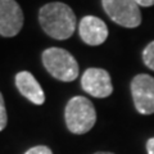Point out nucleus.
<instances>
[{"instance_id": "11", "label": "nucleus", "mask_w": 154, "mask_h": 154, "mask_svg": "<svg viewBox=\"0 0 154 154\" xmlns=\"http://www.w3.org/2000/svg\"><path fill=\"white\" fill-rule=\"evenodd\" d=\"M8 123V114H7V109H5V104H4V99L3 95L0 93V131H3L5 128Z\"/></svg>"}, {"instance_id": "15", "label": "nucleus", "mask_w": 154, "mask_h": 154, "mask_svg": "<svg viewBox=\"0 0 154 154\" xmlns=\"http://www.w3.org/2000/svg\"><path fill=\"white\" fill-rule=\"evenodd\" d=\"M94 154H114V153H110V152H98V153H94Z\"/></svg>"}, {"instance_id": "5", "label": "nucleus", "mask_w": 154, "mask_h": 154, "mask_svg": "<svg viewBox=\"0 0 154 154\" xmlns=\"http://www.w3.org/2000/svg\"><path fill=\"white\" fill-rule=\"evenodd\" d=\"M131 94L139 113H154V77L145 73L135 76L131 82Z\"/></svg>"}, {"instance_id": "4", "label": "nucleus", "mask_w": 154, "mask_h": 154, "mask_svg": "<svg viewBox=\"0 0 154 154\" xmlns=\"http://www.w3.org/2000/svg\"><path fill=\"white\" fill-rule=\"evenodd\" d=\"M102 4L105 13L117 25L126 28L140 26L141 12L134 0H102Z\"/></svg>"}, {"instance_id": "1", "label": "nucleus", "mask_w": 154, "mask_h": 154, "mask_svg": "<svg viewBox=\"0 0 154 154\" xmlns=\"http://www.w3.org/2000/svg\"><path fill=\"white\" fill-rule=\"evenodd\" d=\"M38 21L42 30L57 40H66L76 30V16L64 3L45 4L38 12Z\"/></svg>"}, {"instance_id": "3", "label": "nucleus", "mask_w": 154, "mask_h": 154, "mask_svg": "<svg viewBox=\"0 0 154 154\" xmlns=\"http://www.w3.org/2000/svg\"><path fill=\"white\" fill-rule=\"evenodd\" d=\"M42 63L46 71L59 81L71 82L79 76V64L75 57L60 48H49L42 53Z\"/></svg>"}, {"instance_id": "8", "label": "nucleus", "mask_w": 154, "mask_h": 154, "mask_svg": "<svg viewBox=\"0 0 154 154\" xmlns=\"http://www.w3.org/2000/svg\"><path fill=\"white\" fill-rule=\"evenodd\" d=\"M79 31L84 42L91 46L103 44L108 37L107 25L104 23V21L94 16H86L81 19Z\"/></svg>"}, {"instance_id": "13", "label": "nucleus", "mask_w": 154, "mask_h": 154, "mask_svg": "<svg viewBox=\"0 0 154 154\" xmlns=\"http://www.w3.org/2000/svg\"><path fill=\"white\" fill-rule=\"evenodd\" d=\"M139 7H152L154 5V0H134Z\"/></svg>"}, {"instance_id": "2", "label": "nucleus", "mask_w": 154, "mask_h": 154, "mask_svg": "<svg viewBox=\"0 0 154 154\" xmlns=\"http://www.w3.org/2000/svg\"><path fill=\"white\" fill-rule=\"evenodd\" d=\"M66 125L71 132L82 135L89 132L96 121V112L93 103L85 96H75L66 107Z\"/></svg>"}, {"instance_id": "6", "label": "nucleus", "mask_w": 154, "mask_h": 154, "mask_svg": "<svg viewBox=\"0 0 154 154\" xmlns=\"http://www.w3.org/2000/svg\"><path fill=\"white\" fill-rule=\"evenodd\" d=\"M81 86L94 98H107L112 94L113 86L110 76L103 68H89L81 77Z\"/></svg>"}, {"instance_id": "14", "label": "nucleus", "mask_w": 154, "mask_h": 154, "mask_svg": "<svg viewBox=\"0 0 154 154\" xmlns=\"http://www.w3.org/2000/svg\"><path fill=\"white\" fill-rule=\"evenodd\" d=\"M146 152L148 154H154V137L149 139L146 143Z\"/></svg>"}, {"instance_id": "9", "label": "nucleus", "mask_w": 154, "mask_h": 154, "mask_svg": "<svg viewBox=\"0 0 154 154\" xmlns=\"http://www.w3.org/2000/svg\"><path fill=\"white\" fill-rule=\"evenodd\" d=\"M16 86L25 98H27L33 104L41 105L45 102V94L42 91L40 84L27 71H22L16 76Z\"/></svg>"}, {"instance_id": "7", "label": "nucleus", "mask_w": 154, "mask_h": 154, "mask_svg": "<svg viewBox=\"0 0 154 154\" xmlns=\"http://www.w3.org/2000/svg\"><path fill=\"white\" fill-rule=\"evenodd\" d=\"M23 26V12L14 0H0V35L13 37Z\"/></svg>"}, {"instance_id": "12", "label": "nucleus", "mask_w": 154, "mask_h": 154, "mask_svg": "<svg viewBox=\"0 0 154 154\" xmlns=\"http://www.w3.org/2000/svg\"><path fill=\"white\" fill-rule=\"evenodd\" d=\"M25 154H53V153H51V150L48 146L37 145V146H33L31 149H28Z\"/></svg>"}, {"instance_id": "10", "label": "nucleus", "mask_w": 154, "mask_h": 154, "mask_svg": "<svg viewBox=\"0 0 154 154\" xmlns=\"http://www.w3.org/2000/svg\"><path fill=\"white\" fill-rule=\"evenodd\" d=\"M143 60L148 68L154 71V41L148 44L143 51Z\"/></svg>"}]
</instances>
